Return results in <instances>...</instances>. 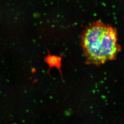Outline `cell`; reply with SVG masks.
Listing matches in <instances>:
<instances>
[{"instance_id": "1", "label": "cell", "mask_w": 124, "mask_h": 124, "mask_svg": "<svg viewBox=\"0 0 124 124\" xmlns=\"http://www.w3.org/2000/svg\"><path fill=\"white\" fill-rule=\"evenodd\" d=\"M118 41L117 31L113 27L100 21L90 24L81 36L86 63L98 66L115 59L121 50Z\"/></svg>"}, {"instance_id": "2", "label": "cell", "mask_w": 124, "mask_h": 124, "mask_svg": "<svg viewBox=\"0 0 124 124\" xmlns=\"http://www.w3.org/2000/svg\"><path fill=\"white\" fill-rule=\"evenodd\" d=\"M62 56L52 54L48 50V54L45 57L44 61L49 67V69L47 70V73H49V71L52 68H55L57 69L60 71L61 76H62V73L61 71L62 68Z\"/></svg>"}]
</instances>
